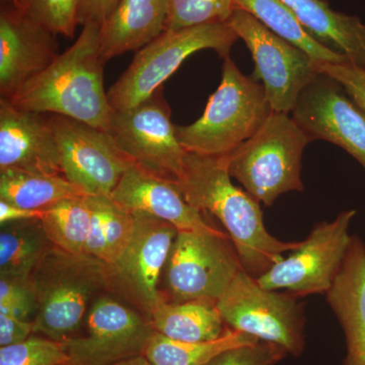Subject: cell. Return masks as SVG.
Returning a JSON list of instances; mask_svg holds the SVG:
<instances>
[{
  "mask_svg": "<svg viewBox=\"0 0 365 365\" xmlns=\"http://www.w3.org/2000/svg\"><path fill=\"white\" fill-rule=\"evenodd\" d=\"M241 261L227 232H178L160 279L165 302H217Z\"/></svg>",
  "mask_w": 365,
  "mask_h": 365,
  "instance_id": "52a82bcc",
  "label": "cell"
},
{
  "mask_svg": "<svg viewBox=\"0 0 365 365\" xmlns=\"http://www.w3.org/2000/svg\"><path fill=\"white\" fill-rule=\"evenodd\" d=\"M33 322L25 321L13 314H0V347L18 344L32 336Z\"/></svg>",
  "mask_w": 365,
  "mask_h": 365,
  "instance_id": "d590c367",
  "label": "cell"
},
{
  "mask_svg": "<svg viewBox=\"0 0 365 365\" xmlns=\"http://www.w3.org/2000/svg\"><path fill=\"white\" fill-rule=\"evenodd\" d=\"M272 112L263 85L225 57L222 81L202 116L187 126L176 125L177 138L187 153L227 155L260 130Z\"/></svg>",
  "mask_w": 365,
  "mask_h": 365,
  "instance_id": "277c9868",
  "label": "cell"
},
{
  "mask_svg": "<svg viewBox=\"0 0 365 365\" xmlns=\"http://www.w3.org/2000/svg\"><path fill=\"white\" fill-rule=\"evenodd\" d=\"M67 365V364H66Z\"/></svg>",
  "mask_w": 365,
  "mask_h": 365,
  "instance_id": "60d3db41",
  "label": "cell"
},
{
  "mask_svg": "<svg viewBox=\"0 0 365 365\" xmlns=\"http://www.w3.org/2000/svg\"><path fill=\"white\" fill-rule=\"evenodd\" d=\"M1 6H9V4H16V0H0Z\"/></svg>",
  "mask_w": 365,
  "mask_h": 365,
  "instance_id": "ab89813d",
  "label": "cell"
},
{
  "mask_svg": "<svg viewBox=\"0 0 365 365\" xmlns=\"http://www.w3.org/2000/svg\"><path fill=\"white\" fill-rule=\"evenodd\" d=\"M155 332L182 342H205L222 337L227 327L216 302L194 300L170 302L163 300L150 317Z\"/></svg>",
  "mask_w": 365,
  "mask_h": 365,
  "instance_id": "7402d4cb",
  "label": "cell"
},
{
  "mask_svg": "<svg viewBox=\"0 0 365 365\" xmlns=\"http://www.w3.org/2000/svg\"><path fill=\"white\" fill-rule=\"evenodd\" d=\"M357 211L344 210L333 222L319 223L287 258L257 278L267 289H287L297 297L327 294L349 249L350 225Z\"/></svg>",
  "mask_w": 365,
  "mask_h": 365,
  "instance_id": "8fae6325",
  "label": "cell"
},
{
  "mask_svg": "<svg viewBox=\"0 0 365 365\" xmlns=\"http://www.w3.org/2000/svg\"><path fill=\"white\" fill-rule=\"evenodd\" d=\"M307 33L365 71V25L359 16L333 11L327 0H282Z\"/></svg>",
  "mask_w": 365,
  "mask_h": 365,
  "instance_id": "44dd1931",
  "label": "cell"
},
{
  "mask_svg": "<svg viewBox=\"0 0 365 365\" xmlns=\"http://www.w3.org/2000/svg\"><path fill=\"white\" fill-rule=\"evenodd\" d=\"M56 36L14 4L0 9V96L7 100L56 60Z\"/></svg>",
  "mask_w": 365,
  "mask_h": 365,
  "instance_id": "2e32d148",
  "label": "cell"
},
{
  "mask_svg": "<svg viewBox=\"0 0 365 365\" xmlns=\"http://www.w3.org/2000/svg\"><path fill=\"white\" fill-rule=\"evenodd\" d=\"M259 341L254 336L228 327L222 337L205 342H182L155 332L143 355L155 365H205L220 353Z\"/></svg>",
  "mask_w": 365,
  "mask_h": 365,
  "instance_id": "484cf974",
  "label": "cell"
},
{
  "mask_svg": "<svg viewBox=\"0 0 365 365\" xmlns=\"http://www.w3.org/2000/svg\"><path fill=\"white\" fill-rule=\"evenodd\" d=\"M237 9L235 0H168L165 31L227 24Z\"/></svg>",
  "mask_w": 365,
  "mask_h": 365,
  "instance_id": "83f0119b",
  "label": "cell"
},
{
  "mask_svg": "<svg viewBox=\"0 0 365 365\" xmlns=\"http://www.w3.org/2000/svg\"><path fill=\"white\" fill-rule=\"evenodd\" d=\"M111 199L132 215L165 220L179 232H216L205 213L185 199L177 182L160 179L131 165L112 192Z\"/></svg>",
  "mask_w": 365,
  "mask_h": 365,
  "instance_id": "ac0fdd59",
  "label": "cell"
},
{
  "mask_svg": "<svg viewBox=\"0 0 365 365\" xmlns=\"http://www.w3.org/2000/svg\"><path fill=\"white\" fill-rule=\"evenodd\" d=\"M133 215V237L123 254L109 266L110 290L124 295L150 319L165 300L160 292V279L179 230L153 216Z\"/></svg>",
  "mask_w": 365,
  "mask_h": 365,
  "instance_id": "5bb4252c",
  "label": "cell"
},
{
  "mask_svg": "<svg viewBox=\"0 0 365 365\" xmlns=\"http://www.w3.org/2000/svg\"><path fill=\"white\" fill-rule=\"evenodd\" d=\"M326 297L344 332L342 365H365V245L356 235Z\"/></svg>",
  "mask_w": 365,
  "mask_h": 365,
  "instance_id": "d6986e66",
  "label": "cell"
},
{
  "mask_svg": "<svg viewBox=\"0 0 365 365\" xmlns=\"http://www.w3.org/2000/svg\"><path fill=\"white\" fill-rule=\"evenodd\" d=\"M81 4V0H16L14 6L55 35L72 38L78 26Z\"/></svg>",
  "mask_w": 365,
  "mask_h": 365,
  "instance_id": "f1b7e54d",
  "label": "cell"
},
{
  "mask_svg": "<svg viewBox=\"0 0 365 365\" xmlns=\"http://www.w3.org/2000/svg\"><path fill=\"white\" fill-rule=\"evenodd\" d=\"M86 197L83 190L58 175L36 174L25 170H0V200L43 210L67 198Z\"/></svg>",
  "mask_w": 365,
  "mask_h": 365,
  "instance_id": "cb8c5ba5",
  "label": "cell"
},
{
  "mask_svg": "<svg viewBox=\"0 0 365 365\" xmlns=\"http://www.w3.org/2000/svg\"><path fill=\"white\" fill-rule=\"evenodd\" d=\"M225 326L299 356L306 346V316L297 295L267 289L242 269L216 302Z\"/></svg>",
  "mask_w": 365,
  "mask_h": 365,
  "instance_id": "ba28073f",
  "label": "cell"
},
{
  "mask_svg": "<svg viewBox=\"0 0 365 365\" xmlns=\"http://www.w3.org/2000/svg\"><path fill=\"white\" fill-rule=\"evenodd\" d=\"M311 141L289 114L273 111L260 130L225 155L228 172L258 202L273 205L282 194L304 190L302 153Z\"/></svg>",
  "mask_w": 365,
  "mask_h": 365,
  "instance_id": "5b68a950",
  "label": "cell"
},
{
  "mask_svg": "<svg viewBox=\"0 0 365 365\" xmlns=\"http://www.w3.org/2000/svg\"><path fill=\"white\" fill-rule=\"evenodd\" d=\"M292 117L311 140L340 146L365 169V113L337 81L319 72L300 93Z\"/></svg>",
  "mask_w": 365,
  "mask_h": 365,
  "instance_id": "9a60e30c",
  "label": "cell"
},
{
  "mask_svg": "<svg viewBox=\"0 0 365 365\" xmlns=\"http://www.w3.org/2000/svg\"><path fill=\"white\" fill-rule=\"evenodd\" d=\"M235 2L237 9L248 11L271 32L306 52L317 63L349 62L343 55L314 40L282 0H235Z\"/></svg>",
  "mask_w": 365,
  "mask_h": 365,
  "instance_id": "d4e9b609",
  "label": "cell"
},
{
  "mask_svg": "<svg viewBox=\"0 0 365 365\" xmlns=\"http://www.w3.org/2000/svg\"><path fill=\"white\" fill-rule=\"evenodd\" d=\"M53 247L39 218L1 225L0 276L31 277Z\"/></svg>",
  "mask_w": 365,
  "mask_h": 365,
  "instance_id": "603a6c76",
  "label": "cell"
},
{
  "mask_svg": "<svg viewBox=\"0 0 365 365\" xmlns=\"http://www.w3.org/2000/svg\"><path fill=\"white\" fill-rule=\"evenodd\" d=\"M63 176L86 196H110L131 163L107 132L61 115L49 114Z\"/></svg>",
  "mask_w": 365,
  "mask_h": 365,
  "instance_id": "4fadbf2b",
  "label": "cell"
},
{
  "mask_svg": "<svg viewBox=\"0 0 365 365\" xmlns=\"http://www.w3.org/2000/svg\"><path fill=\"white\" fill-rule=\"evenodd\" d=\"M9 169L63 176L48 116L0 98V170Z\"/></svg>",
  "mask_w": 365,
  "mask_h": 365,
  "instance_id": "e0dca14e",
  "label": "cell"
},
{
  "mask_svg": "<svg viewBox=\"0 0 365 365\" xmlns=\"http://www.w3.org/2000/svg\"><path fill=\"white\" fill-rule=\"evenodd\" d=\"M36 307L35 290L31 277L0 276V314H13L31 321L35 317Z\"/></svg>",
  "mask_w": 365,
  "mask_h": 365,
  "instance_id": "1f68e13d",
  "label": "cell"
},
{
  "mask_svg": "<svg viewBox=\"0 0 365 365\" xmlns=\"http://www.w3.org/2000/svg\"><path fill=\"white\" fill-rule=\"evenodd\" d=\"M321 73L337 81L344 88L353 102L365 113V71L349 62L340 64H318Z\"/></svg>",
  "mask_w": 365,
  "mask_h": 365,
  "instance_id": "836d02e7",
  "label": "cell"
},
{
  "mask_svg": "<svg viewBox=\"0 0 365 365\" xmlns=\"http://www.w3.org/2000/svg\"><path fill=\"white\" fill-rule=\"evenodd\" d=\"M104 218L106 242H107V260L111 266L120 258L135 230V216L126 209L118 205L110 196H96Z\"/></svg>",
  "mask_w": 365,
  "mask_h": 365,
  "instance_id": "4dcf8cb0",
  "label": "cell"
},
{
  "mask_svg": "<svg viewBox=\"0 0 365 365\" xmlns=\"http://www.w3.org/2000/svg\"><path fill=\"white\" fill-rule=\"evenodd\" d=\"M86 325L85 335L64 342L67 365H114L143 355L155 332L148 317L108 295L91 304Z\"/></svg>",
  "mask_w": 365,
  "mask_h": 365,
  "instance_id": "7c38bea8",
  "label": "cell"
},
{
  "mask_svg": "<svg viewBox=\"0 0 365 365\" xmlns=\"http://www.w3.org/2000/svg\"><path fill=\"white\" fill-rule=\"evenodd\" d=\"M168 0H120L100 26L105 61L137 52L165 32Z\"/></svg>",
  "mask_w": 365,
  "mask_h": 365,
  "instance_id": "ffe728a7",
  "label": "cell"
},
{
  "mask_svg": "<svg viewBox=\"0 0 365 365\" xmlns=\"http://www.w3.org/2000/svg\"><path fill=\"white\" fill-rule=\"evenodd\" d=\"M287 355L279 346L259 341L220 353L205 365H276Z\"/></svg>",
  "mask_w": 365,
  "mask_h": 365,
  "instance_id": "d6a6232c",
  "label": "cell"
},
{
  "mask_svg": "<svg viewBox=\"0 0 365 365\" xmlns=\"http://www.w3.org/2000/svg\"><path fill=\"white\" fill-rule=\"evenodd\" d=\"M114 365H155L151 364L150 360L146 359L144 355H138V356L131 357V359H128L126 360H123V361L118 362V364Z\"/></svg>",
  "mask_w": 365,
  "mask_h": 365,
  "instance_id": "f35d334b",
  "label": "cell"
},
{
  "mask_svg": "<svg viewBox=\"0 0 365 365\" xmlns=\"http://www.w3.org/2000/svg\"><path fill=\"white\" fill-rule=\"evenodd\" d=\"M120 0H81L78 13V25H102Z\"/></svg>",
  "mask_w": 365,
  "mask_h": 365,
  "instance_id": "8d00e7d4",
  "label": "cell"
},
{
  "mask_svg": "<svg viewBox=\"0 0 365 365\" xmlns=\"http://www.w3.org/2000/svg\"><path fill=\"white\" fill-rule=\"evenodd\" d=\"M91 209V225L86 242L85 254L98 260H107V242H106L104 218L96 196L86 197Z\"/></svg>",
  "mask_w": 365,
  "mask_h": 365,
  "instance_id": "e575fe53",
  "label": "cell"
},
{
  "mask_svg": "<svg viewBox=\"0 0 365 365\" xmlns=\"http://www.w3.org/2000/svg\"><path fill=\"white\" fill-rule=\"evenodd\" d=\"M172 111L162 88L130 109L114 111L108 135L124 157L139 169L177 182L187 151L176 135Z\"/></svg>",
  "mask_w": 365,
  "mask_h": 365,
  "instance_id": "9c48e42d",
  "label": "cell"
},
{
  "mask_svg": "<svg viewBox=\"0 0 365 365\" xmlns=\"http://www.w3.org/2000/svg\"><path fill=\"white\" fill-rule=\"evenodd\" d=\"M41 215H42V210H31V209L20 207V206L14 205L6 201L0 200V223L1 225L9 222L36 220V218L40 220Z\"/></svg>",
  "mask_w": 365,
  "mask_h": 365,
  "instance_id": "74e56055",
  "label": "cell"
},
{
  "mask_svg": "<svg viewBox=\"0 0 365 365\" xmlns=\"http://www.w3.org/2000/svg\"><path fill=\"white\" fill-rule=\"evenodd\" d=\"M36 294L34 333L66 342L76 336L100 292L110 290L109 265L86 254L53 247L32 275Z\"/></svg>",
  "mask_w": 365,
  "mask_h": 365,
  "instance_id": "3957f363",
  "label": "cell"
},
{
  "mask_svg": "<svg viewBox=\"0 0 365 365\" xmlns=\"http://www.w3.org/2000/svg\"><path fill=\"white\" fill-rule=\"evenodd\" d=\"M177 184L192 206L220 220L252 277H260L302 244L279 241L266 230L260 204L232 184L225 155L187 153Z\"/></svg>",
  "mask_w": 365,
  "mask_h": 365,
  "instance_id": "6da1fadb",
  "label": "cell"
},
{
  "mask_svg": "<svg viewBox=\"0 0 365 365\" xmlns=\"http://www.w3.org/2000/svg\"><path fill=\"white\" fill-rule=\"evenodd\" d=\"M83 26L78 40L9 101L26 111L61 115L107 131L114 110L105 90L101 26Z\"/></svg>",
  "mask_w": 365,
  "mask_h": 365,
  "instance_id": "7a4b0ae2",
  "label": "cell"
},
{
  "mask_svg": "<svg viewBox=\"0 0 365 365\" xmlns=\"http://www.w3.org/2000/svg\"><path fill=\"white\" fill-rule=\"evenodd\" d=\"M227 25L246 43L274 112L289 114L302 91L319 76L318 63L248 11L237 9Z\"/></svg>",
  "mask_w": 365,
  "mask_h": 365,
  "instance_id": "30bf717a",
  "label": "cell"
},
{
  "mask_svg": "<svg viewBox=\"0 0 365 365\" xmlns=\"http://www.w3.org/2000/svg\"><path fill=\"white\" fill-rule=\"evenodd\" d=\"M86 197L63 199L42 210L40 220L46 235L56 248L67 253L85 254L91 225Z\"/></svg>",
  "mask_w": 365,
  "mask_h": 365,
  "instance_id": "4316f807",
  "label": "cell"
},
{
  "mask_svg": "<svg viewBox=\"0 0 365 365\" xmlns=\"http://www.w3.org/2000/svg\"><path fill=\"white\" fill-rule=\"evenodd\" d=\"M69 357L64 343L31 336L18 344L0 347V365H66Z\"/></svg>",
  "mask_w": 365,
  "mask_h": 365,
  "instance_id": "f546056e",
  "label": "cell"
},
{
  "mask_svg": "<svg viewBox=\"0 0 365 365\" xmlns=\"http://www.w3.org/2000/svg\"><path fill=\"white\" fill-rule=\"evenodd\" d=\"M239 39L227 24L165 31L136 52L135 56L108 91L114 111L130 109L150 98L189 56L211 49L225 59Z\"/></svg>",
  "mask_w": 365,
  "mask_h": 365,
  "instance_id": "8992f818",
  "label": "cell"
}]
</instances>
